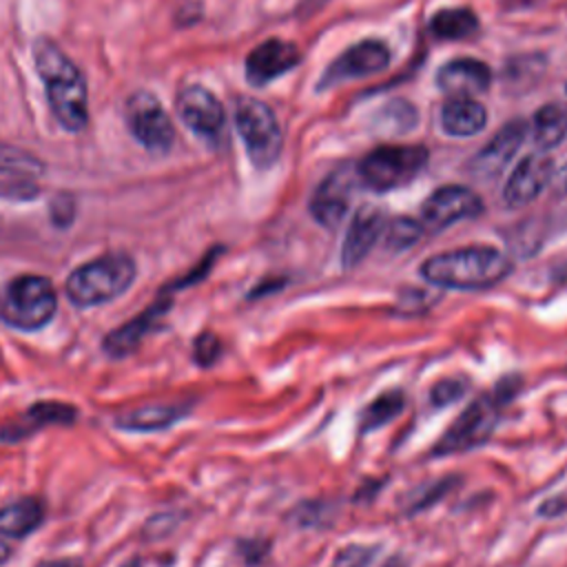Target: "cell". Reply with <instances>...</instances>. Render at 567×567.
I'll list each match as a JSON object with an SVG mask.
<instances>
[{
	"label": "cell",
	"instance_id": "14",
	"mask_svg": "<svg viewBox=\"0 0 567 567\" xmlns=\"http://www.w3.org/2000/svg\"><path fill=\"white\" fill-rule=\"evenodd\" d=\"M554 159L549 153L534 151L525 155L516 168L509 173L505 186H503V204L512 210L523 208L532 204L551 182L554 177Z\"/></svg>",
	"mask_w": 567,
	"mask_h": 567
},
{
	"label": "cell",
	"instance_id": "15",
	"mask_svg": "<svg viewBox=\"0 0 567 567\" xmlns=\"http://www.w3.org/2000/svg\"><path fill=\"white\" fill-rule=\"evenodd\" d=\"M527 131H529V124L525 120H518V117L509 120L470 159L467 171L476 179H494V177H498L505 171V166L514 159L518 148L523 146V140H525Z\"/></svg>",
	"mask_w": 567,
	"mask_h": 567
},
{
	"label": "cell",
	"instance_id": "32",
	"mask_svg": "<svg viewBox=\"0 0 567 567\" xmlns=\"http://www.w3.org/2000/svg\"><path fill=\"white\" fill-rule=\"evenodd\" d=\"M219 354H221V341L217 339V334H213L208 330L197 334V339L193 343V359L197 365L208 368L219 359Z\"/></svg>",
	"mask_w": 567,
	"mask_h": 567
},
{
	"label": "cell",
	"instance_id": "27",
	"mask_svg": "<svg viewBox=\"0 0 567 567\" xmlns=\"http://www.w3.org/2000/svg\"><path fill=\"white\" fill-rule=\"evenodd\" d=\"M44 171V164L33 153L0 142V175L13 177H38Z\"/></svg>",
	"mask_w": 567,
	"mask_h": 567
},
{
	"label": "cell",
	"instance_id": "33",
	"mask_svg": "<svg viewBox=\"0 0 567 567\" xmlns=\"http://www.w3.org/2000/svg\"><path fill=\"white\" fill-rule=\"evenodd\" d=\"M436 299L432 295H427L425 290L419 288H410L408 292L401 295V303H399V312H423L427 310Z\"/></svg>",
	"mask_w": 567,
	"mask_h": 567
},
{
	"label": "cell",
	"instance_id": "3",
	"mask_svg": "<svg viewBox=\"0 0 567 567\" xmlns=\"http://www.w3.org/2000/svg\"><path fill=\"white\" fill-rule=\"evenodd\" d=\"M518 385V377H505L492 392L476 396L434 443L432 456L463 454L483 445L498 423L501 408L514 396Z\"/></svg>",
	"mask_w": 567,
	"mask_h": 567
},
{
	"label": "cell",
	"instance_id": "20",
	"mask_svg": "<svg viewBox=\"0 0 567 567\" xmlns=\"http://www.w3.org/2000/svg\"><path fill=\"white\" fill-rule=\"evenodd\" d=\"M188 414V405L182 403H148L124 412L115 419V425L126 432H157L182 421Z\"/></svg>",
	"mask_w": 567,
	"mask_h": 567
},
{
	"label": "cell",
	"instance_id": "36",
	"mask_svg": "<svg viewBox=\"0 0 567 567\" xmlns=\"http://www.w3.org/2000/svg\"><path fill=\"white\" fill-rule=\"evenodd\" d=\"M551 188H554V195L567 204V164H563L558 171H554V177H551Z\"/></svg>",
	"mask_w": 567,
	"mask_h": 567
},
{
	"label": "cell",
	"instance_id": "22",
	"mask_svg": "<svg viewBox=\"0 0 567 567\" xmlns=\"http://www.w3.org/2000/svg\"><path fill=\"white\" fill-rule=\"evenodd\" d=\"M44 520V503L35 496L18 498L0 507V538L20 540L35 532Z\"/></svg>",
	"mask_w": 567,
	"mask_h": 567
},
{
	"label": "cell",
	"instance_id": "5",
	"mask_svg": "<svg viewBox=\"0 0 567 567\" xmlns=\"http://www.w3.org/2000/svg\"><path fill=\"white\" fill-rule=\"evenodd\" d=\"M430 153L421 144H381L354 166L359 184L372 193H390L416 179L427 166Z\"/></svg>",
	"mask_w": 567,
	"mask_h": 567
},
{
	"label": "cell",
	"instance_id": "34",
	"mask_svg": "<svg viewBox=\"0 0 567 567\" xmlns=\"http://www.w3.org/2000/svg\"><path fill=\"white\" fill-rule=\"evenodd\" d=\"M51 219L60 226H66L73 219V202L69 197L51 202Z\"/></svg>",
	"mask_w": 567,
	"mask_h": 567
},
{
	"label": "cell",
	"instance_id": "23",
	"mask_svg": "<svg viewBox=\"0 0 567 567\" xmlns=\"http://www.w3.org/2000/svg\"><path fill=\"white\" fill-rule=\"evenodd\" d=\"M529 131H532L536 151H543V153L554 151L567 140V106L558 102H547L534 113Z\"/></svg>",
	"mask_w": 567,
	"mask_h": 567
},
{
	"label": "cell",
	"instance_id": "10",
	"mask_svg": "<svg viewBox=\"0 0 567 567\" xmlns=\"http://www.w3.org/2000/svg\"><path fill=\"white\" fill-rule=\"evenodd\" d=\"M483 213V199L476 190L463 184H445L432 190L421 204V224L425 230H445L463 219L478 217Z\"/></svg>",
	"mask_w": 567,
	"mask_h": 567
},
{
	"label": "cell",
	"instance_id": "6",
	"mask_svg": "<svg viewBox=\"0 0 567 567\" xmlns=\"http://www.w3.org/2000/svg\"><path fill=\"white\" fill-rule=\"evenodd\" d=\"M58 308V292L44 275H20L9 281L0 301V319L13 330L35 332L44 328Z\"/></svg>",
	"mask_w": 567,
	"mask_h": 567
},
{
	"label": "cell",
	"instance_id": "21",
	"mask_svg": "<svg viewBox=\"0 0 567 567\" xmlns=\"http://www.w3.org/2000/svg\"><path fill=\"white\" fill-rule=\"evenodd\" d=\"M75 408L60 403V401H40L35 405H31L22 421L16 425H4L0 427V439L2 441H16L22 436H29L31 432L44 427V425H58V423H73L75 421Z\"/></svg>",
	"mask_w": 567,
	"mask_h": 567
},
{
	"label": "cell",
	"instance_id": "13",
	"mask_svg": "<svg viewBox=\"0 0 567 567\" xmlns=\"http://www.w3.org/2000/svg\"><path fill=\"white\" fill-rule=\"evenodd\" d=\"M299 62L301 51L295 42L284 38H268L250 49L244 62V73L250 86L261 89L299 66Z\"/></svg>",
	"mask_w": 567,
	"mask_h": 567
},
{
	"label": "cell",
	"instance_id": "12",
	"mask_svg": "<svg viewBox=\"0 0 567 567\" xmlns=\"http://www.w3.org/2000/svg\"><path fill=\"white\" fill-rule=\"evenodd\" d=\"M357 182L359 177L354 164H339L337 168H332L310 197L308 210L312 219L328 230L337 228L350 210Z\"/></svg>",
	"mask_w": 567,
	"mask_h": 567
},
{
	"label": "cell",
	"instance_id": "18",
	"mask_svg": "<svg viewBox=\"0 0 567 567\" xmlns=\"http://www.w3.org/2000/svg\"><path fill=\"white\" fill-rule=\"evenodd\" d=\"M436 86L452 95H478L492 84V69L476 58H454L436 71Z\"/></svg>",
	"mask_w": 567,
	"mask_h": 567
},
{
	"label": "cell",
	"instance_id": "31",
	"mask_svg": "<svg viewBox=\"0 0 567 567\" xmlns=\"http://www.w3.org/2000/svg\"><path fill=\"white\" fill-rule=\"evenodd\" d=\"M467 392V383L463 379H441L430 390V403L434 408H445L458 401Z\"/></svg>",
	"mask_w": 567,
	"mask_h": 567
},
{
	"label": "cell",
	"instance_id": "28",
	"mask_svg": "<svg viewBox=\"0 0 567 567\" xmlns=\"http://www.w3.org/2000/svg\"><path fill=\"white\" fill-rule=\"evenodd\" d=\"M416 120H419V113L408 100H390L377 113L374 124L379 131L408 133L416 124Z\"/></svg>",
	"mask_w": 567,
	"mask_h": 567
},
{
	"label": "cell",
	"instance_id": "35",
	"mask_svg": "<svg viewBox=\"0 0 567 567\" xmlns=\"http://www.w3.org/2000/svg\"><path fill=\"white\" fill-rule=\"evenodd\" d=\"M567 512V496L560 494V496H551V498H545L538 507V514L545 516V518H556L560 514Z\"/></svg>",
	"mask_w": 567,
	"mask_h": 567
},
{
	"label": "cell",
	"instance_id": "17",
	"mask_svg": "<svg viewBox=\"0 0 567 567\" xmlns=\"http://www.w3.org/2000/svg\"><path fill=\"white\" fill-rule=\"evenodd\" d=\"M171 308V299L168 297H157L155 303H151L144 312H140L137 317H133L131 321L117 326L115 330H111L104 339H102V348L109 357L113 359H122L128 357L131 352L137 350V346L142 343V339L157 328L159 317L166 315Z\"/></svg>",
	"mask_w": 567,
	"mask_h": 567
},
{
	"label": "cell",
	"instance_id": "2",
	"mask_svg": "<svg viewBox=\"0 0 567 567\" xmlns=\"http://www.w3.org/2000/svg\"><path fill=\"white\" fill-rule=\"evenodd\" d=\"M512 268V259L494 246H461L427 257L419 270L436 288L474 292L498 286Z\"/></svg>",
	"mask_w": 567,
	"mask_h": 567
},
{
	"label": "cell",
	"instance_id": "26",
	"mask_svg": "<svg viewBox=\"0 0 567 567\" xmlns=\"http://www.w3.org/2000/svg\"><path fill=\"white\" fill-rule=\"evenodd\" d=\"M423 233H425V226L421 224V219L401 215V217H392L385 221L381 239H383L385 250L403 252V250L412 248L414 244H419Z\"/></svg>",
	"mask_w": 567,
	"mask_h": 567
},
{
	"label": "cell",
	"instance_id": "30",
	"mask_svg": "<svg viewBox=\"0 0 567 567\" xmlns=\"http://www.w3.org/2000/svg\"><path fill=\"white\" fill-rule=\"evenodd\" d=\"M377 554L374 545H361V543H350L341 547L330 567H368Z\"/></svg>",
	"mask_w": 567,
	"mask_h": 567
},
{
	"label": "cell",
	"instance_id": "25",
	"mask_svg": "<svg viewBox=\"0 0 567 567\" xmlns=\"http://www.w3.org/2000/svg\"><path fill=\"white\" fill-rule=\"evenodd\" d=\"M405 408V394L401 390H385L377 394L359 414V432L370 434L390 423Z\"/></svg>",
	"mask_w": 567,
	"mask_h": 567
},
{
	"label": "cell",
	"instance_id": "19",
	"mask_svg": "<svg viewBox=\"0 0 567 567\" xmlns=\"http://www.w3.org/2000/svg\"><path fill=\"white\" fill-rule=\"evenodd\" d=\"M439 120L445 135L474 137L487 126V111L478 100L470 95H452L443 102Z\"/></svg>",
	"mask_w": 567,
	"mask_h": 567
},
{
	"label": "cell",
	"instance_id": "1",
	"mask_svg": "<svg viewBox=\"0 0 567 567\" xmlns=\"http://www.w3.org/2000/svg\"><path fill=\"white\" fill-rule=\"evenodd\" d=\"M33 64L58 124L80 133L89 124V86L78 64L49 38L33 44Z\"/></svg>",
	"mask_w": 567,
	"mask_h": 567
},
{
	"label": "cell",
	"instance_id": "24",
	"mask_svg": "<svg viewBox=\"0 0 567 567\" xmlns=\"http://www.w3.org/2000/svg\"><path fill=\"white\" fill-rule=\"evenodd\" d=\"M478 29V18L470 7H445L430 18V33L436 40H467L474 38Z\"/></svg>",
	"mask_w": 567,
	"mask_h": 567
},
{
	"label": "cell",
	"instance_id": "11",
	"mask_svg": "<svg viewBox=\"0 0 567 567\" xmlns=\"http://www.w3.org/2000/svg\"><path fill=\"white\" fill-rule=\"evenodd\" d=\"M175 109L182 124H186V128L197 137L215 144L224 135L226 109L210 89L202 84H186L175 97Z\"/></svg>",
	"mask_w": 567,
	"mask_h": 567
},
{
	"label": "cell",
	"instance_id": "7",
	"mask_svg": "<svg viewBox=\"0 0 567 567\" xmlns=\"http://www.w3.org/2000/svg\"><path fill=\"white\" fill-rule=\"evenodd\" d=\"M235 126L250 164L259 171L272 168L284 151V131L275 111L250 95L237 100Z\"/></svg>",
	"mask_w": 567,
	"mask_h": 567
},
{
	"label": "cell",
	"instance_id": "9",
	"mask_svg": "<svg viewBox=\"0 0 567 567\" xmlns=\"http://www.w3.org/2000/svg\"><path fill=\"white\" fill-rule=\"evenodd\" d=\"M392 62L390 47L379 38H365L343 49L321 73L317 91L334 89L343 82L383 73Z\"/></svg>",
	"mask_w": 567,
	"mask_h": 567
},
{
	"label": "cell",
	"instance_id": "37",
	"mask_svg": "<svg viewBox=\"0 0 567 567\" xmlns=\"http://www.w3.org/2000/svg\"><path fill=\"white\" fill-rule=\"evenodd\" d=\"M38 567H82V565L80 560H73V558H58V560H44Z\"/></svg>",
	"mask_w": 567,
	"mask_h": 567
},
{
	"label": "cell",
	"instance_id": "4",
	"mask_svg": "<svg viewBox=\"0 0 567 567\" xmlns=\"http://www.w3.org/2000/svg\"><path fill=\"white\" fill-rule=\"evenodd\" d=\"M137 277L135 259L126 252H106L80 264L64 281L69 301L78 308H95L124 295Z\"/></svg>",
	"mask_w": 567,
	"mask_h": 567
},
{
	"label": "cell",
	"instance_id": "16",
	"mask_svg": "<svg viewBox=\"0 0 567 567\" xmlns=\"http://www.w3.org/2000/svg\"><path fill=\"white\" fill-rule=\"evenodd\" d=\"M385 213L377 206H361L346 230L343 244H341V266L343 268H354L359 266L370 250L377 246V241L383 235V226H385Z\"/></svg>",
	"mask_w": 567,
	"mask_h": 567
},
{
	"label": "cell",
	"instance_id": "8",
	"mask_svg": "<svg viewBox=\"0 0 567 567\" xmlns=\"http://www.w3.org/2000/svg\"><path fill=\"white\" fill-rule=\"evenodd\" d=\"M124 122L128 133L153 155H164L175 144L173 120L151 91L140 89L126 97Z\"/></svg>",
	"mask_w": 567,
	"mask_h": 567
},
{
	"label": "cell",
	"instance_id": "29",
	"mask_svg": "<svg viewBox=\"0 0 567 567\" xmlns=\"http://www.w3.org/2000/svg\"><path fill=\"white\" fill-rule=\"evenodd\" d=\"M454 483H456V478H450V476H447V478L432 481V483H427V485H421V487L412 489V492L408 494L405 503H403L405 514L412 516V514H419V512L432 507L434 503H439L441 498H445V494L454 487Z\"/></svg>",
	"mask_w": 567,
	"mask_h": 567
}]
</instances>
